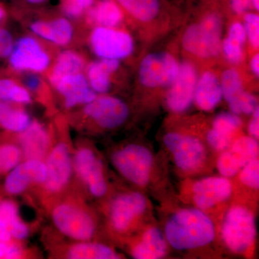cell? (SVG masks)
Segmentation results:
<instances>
[{
  "instance_id": "obj_23",
  "label": "cell",
  "mask_w": 259,
  "mask_h": 259,
  "mask_svg": "<svg viewBox=\"0 0 259 259\" xmlns=\"http://www.w3.org/2000/svg\"><path fill=\"white\" fill-rule=\"evenodd\" d=\"M118 60L102 59L94 61L89 65L87 74L90 88L95 93H106L111 85L110 76L117 71L119 67Z\"/></svg>"
},
{
  "instance_id": "obj_2",
  "label": "cell",
  "mask_w": 259,
  "mask_h": 259,
  "mask_svg": "<svg viewBox=\"0 0 259 259\" xmlns=\"http://www.w3.org/2000/svg\"><path fill=\"white\" fill-rule=\"evenodd\" d=\"M222 22L215 15L206 17L199 24L191 25L182 37V46L190 54L201 58L217 56L221 49Z\"/></svg>"
},
{
  "instance_id": "obj_44",
  "label": "cell",
  "mask_w": 259,
  "mask_h": 259,
  "mask_svg": "<svg viewBox=\"0 0 259 259\" xmlns=\"http://www.w3.org/2000/svg\"><path fill=\"white\" fill-rule=\"evenodd\" d=\"M250 0H232V7L237 13H244L250 4Z\"/></svg>"
},
{
  "instance_id": "obj_26",
  "label": "cell",
  "mask_w": 259,
  "mask_h": 259,
  "mask_svg": "<svg viewBox=\"0 0 259 259\" xmlns=\"http://www.w3.org/2000/svg\"><path fill=\"white\" fill-rule=\"evenodd\" d=\"M66 258L71 259H116L120 255L107 245L93 242L79 241L71 245L66 252Z\"/></svg>"
},
{
  "instance_id": "obj_41",
  "label": "cell",
  "mask_w": 259,
  "mask_h": 259,
  "mask_svg": "<svg viewBox=\"0 0 259 259\" xmlns=\"http://www.w3.org/2000/svg\"><path fill=\"white\" fill-rule=\"evenodd\" d=\"M228 37L244 44L247 38L244 25L240 23H233L230 28Z\"/></svg>"
},
{
  "instance_id": "obj_34",
  "label": "cell",
  "mask_w": 259,
  "mask_h": 259,
  "mask_svg": "<svg viewBox=\"0 0 259 259\" xmlns=\"http://www.w3.org/2000/svg\"><path fill=\"white\" fill-rule=\"evenodd\" d=\"M228 104L231 112L236 115L241 113L250 115L253 114L255 109L258 107L255 97L244 91L237 98L228 102Z\"/></svg>"
},
{
  "instance_id": "obj_46",
  "label": "cell",
  "mask_w": 259,
  "mask_h": 259,
  "mask_svg": "<svg viewBox=\"0 0 259 259\" xmlns=\"http://www.w3.org/2000/svg\"><path fill=\"white\" fill-rule=\"evenodd\" d=\"M250 69L253 71V74L256 76H258L259 75V54H255L253 58H252L251 61L250 63Z\"/></svg>"
},
{
  "instance_id": "obj_47",
  "label": "cell",
  "mask_w": 259,
  "mask_h": 259,
  "mask_svg": "<svg viewBox=\"0 0 259 259\" xmlns=\"http://www.w3.org/2000/svg\"><path fill=\"white\" fill-rule=\"evenodd\" d=\"M26 1L31 3V4H40V3H44V2L47 1V0H26Z\"/></svg>"
},
{
  "instance_id": "obj_33",
  "label": "cell",
  "mask_w": 259,
  "mask_h": 259,
  "mask_svg": "<svg viewBox=\"0 0 259 259\" xmlns=\"http://www.w3.org/2000/svg\"><path fill=\"white\" fill-rule=\"evenodd\" d=\"M23 156L21 149L14 144L0 146V172L7 173L19 164Z\"/></svg>"
},
{
  "instance_id": "obj_5",
  "label": "cell",
  "mask_w": 259,
  "mask_h": 259,
  "mask_svg": "<svg viewBox=\"0 0 259 259\" xmlns=\"http://www.w3.org/2000/svg\"><path fill=\"white\" fill-rule=\"evenodd\" d=\"M112 161L126 180L139 186L148 183L153 163L152 153L148 148L140 145H128L116 151L112 155Z\"/></svg>"
},
{
  "instance_id": "obj_9",
  "label": "cell",
  "mask_w": 259,
  "mask_h": 259,
  "mask_svg": "<svg viewBox=\"0 0 259 259\" xmlns=\"http://www.w3.org/2000/svg\"><path fill=\"white\" fill-rule=\"evenodd\" d=\"M73 168L94 197H101L106 194L107 185L103 166L93 150L79 148L73 156Z\"/></svg>"
},
{
  "instance_id": "obj_48",
  "label": "cell",
  "mask_w": 259,
  "mask_h": 259,
  "mask_svg": "<svg viewBox=\"0 0 259 259\" xmlns=\"http://www.w3.org/2000/svg\"><path fill=\"white\" fill-rule=\"evenodd\" d=\"M252 4H253V6H254L255 9L258 10H259V0H250Z\"/></svg>"
},
{
  "instance_id": "obj_29",
  "label": "cell",
  "mask_w": 259,
  "mask_h": 259,
  "mask_svg": "<svg viewBox=\"0 0 259 259\" xmlns=\"http://www.w3.org/2000/svg\"><path fill=\"white\" fill-rule=\"evenodd\" d=\"M122 19V11L118 5L112 0H102L88 14L89 21L107 28L116 26Z\"/></svg>"
},
{
  "instance_id": "obj_42",
  "label": "cell",
  "mask_w": 259,
  "mask_h": 259,
  "mask_svg": "<svg viewBox=\"0 0 259 259\" xmlns=\"http://www.w3.org/2000/svg\"><path fill=\"white\" fill-rule=\"evenodd\" d=\"M248 131L253 137L258 139L259 136V110L258 107L253 113V118L248 125Z\"/></svg>"
},
{
  "instance_id": "obj_12",
  "label": "cell",
  "mask_w": 259,
  "mask_h": 259,
  "mask_svg": "<svg viewBox=\"0 0 259 259\" xmlns=\"http://www.w3.org/2000/svg\"><path fill=\"white\" fill-rule=\"evenodd\" d=\"M49 54L40 42L32 37L19 39L10 54V63L17 71L42 72L50 64Z\"/></svg>"
},
{
  "instance_id": "obj_27",
  "label": "cell",
  "mask_w": 259,
  "mask_h": 259,
  "mask_svg": "<svg viewBox=\"0 0 259 259\" xmlns=\"http://www.w3.org/2000/svg\"><path fill=\"white\" fill-rule=\"evenodd\" d=\"M84 66L82 56L72 51H65L58 57L49 74V81L53 86L66 75L80 73Z\"/></svg>"
},
{
  "instance_id": "obj_1",
  "label": "cell",
  "mask_w": 259,
  "mask_h": 259,
  "mask_svg": "<svg viewBox=\"0 0 259 259\" xmlns=\"http://www.w3.org/2000/svg\"><path fill=\"white\" fill-rule=\"evenodd\" d=\"M167 241L177 250H190L209 244L215 236L210 218L198 209H185L170 218L165 227Z\"/></svg>"
},
{
  "instance_id": "obj_30",
  "label": "cell",
  "mask_w": 259,
  "mask_h": 259,
  "mask_svg": "<svg viewBox=\"0 0 259 259\" xmlns=\"http://www.w3.org/2000/svg\"><path fill=\"white\" fill-rule=\"evenodd\" d=\"M135 18L141 21L153 20L159 11L158 0H117Z\"/></svg>"
},
{
  "instance_id": "obj_16",
  "label": "cell",
  "mask_w": 259,
  "mask_h": 259,
  "mask_svg": "<svg viewBox=\"0 0 259 259\" xmlns=\"http://www.w3.org/2000/svg\"><path fill=\"white\" fill-rule=\"evenodd\" d=\"M147 206L146 197L139 192L121 194L114 199L110 211V222L117 231H125L135 218L144 212Z\"/></svg>"
},
{
  "instance_id": "obj_17",
  "label": "cell",
  "mask_w": 259,
  "mask_h": 259,
  "mask_svg": "<svg viewBox=\"0 0 259 259\" xmlns=\"http://www.w3.org/2000/svg\"><path fill=\"white\" fill-rule=\"evenodd\" d=\"M193 192L197 207L207 209L229 199L233 187L226 177H207L194 184Z\"/></svg>"
},
{
  "instance_id": "obj_20",
  "label": "cell",
  "mask_w": 259,
  "mask_h": 259,
  "mask_svg": "<svg viewBox=\"0 0 259 259\" xmlns=\"http://www.w3.org/2000/svg\"><path fill=\"white\" fill-rule=\"evenodd\" d=\"M241 120L236 114L223 112L214 118L213 127L207 134L209 144L217 151H224L230 146L232 136L241 127Z\"/></svg>"
},
{
  "instance_id": "obj_22",
  "label": "cell",
  "mask_w": 259,
  "mask_h": 259,
  "mask_svg": "<svg viewBox=\"0 0 259 259\" xmlns=\"http://www.w3.org/2000/svg\"><path fill=\"white\" fill-rule=\"evenodd\" d=\"M223 98L221 82L210 71L204 72L197 80L194 100L203 111L213 110Z\"/></svg>"
},
{
  "instance_id": "obj_49",
  "label": "cell",
  "mask_w": 259,
  "mask_h": 259,
  "mask_svg": "<svg viewBox=\"0 0 259 259\" xmlns=\"http://www.w3.org/2000/svg\"><path fill=\"white\" fill-rule=\"evenodd\" d=\"M5 15V11L4 9H3L2 7H0V20H2V19L4 18Z\"/></svg>"
},
{
  "instance_id": "obj_25",
  "label": "cell",
  "mask_w": 259,
  "mask_h": 259,
  "mask_svg": "<svg viewBox=\"0 0 259 259\" xmlns=\"http://www.w3.org/2000/svg\"><path fill=\"white\" fill-rule=\"evenodd\" d=\"M0 220L10 231L12 238L21 241L30 235V229L20 218L18 205L13 201H0Z\"/></svg>"
},
{
  "instance_id": "obj_40",
  "label": "cell",
  "mask_w": 259,
  "mask_h": 259,
  "mask_svg": "<svg viewBox=\"0 0 259 259\" xmlns=\"http://www.w3.org/2000/svg\"><path fill=\"white\" fill-rule=\"evenodd\" d=\"M13 47L11 34L8 30L0 28V57L10 56Z\"/></svg>"
},
{
  "instance_id": "obj_19",
  "label": "cell",
  "mask_w": 259,
  "mask_h": 259,
  "mask_svg": "<svg viewBox=\"0 0 259 259\" xmlns=\"http://www.w3.org/2000/svg\"><path fill=\"white\" fill-rule=\"evenodd\" d=\"M19 143L23 156L26 159L42 160L49 152L50 135L41 123L33 121L25 131L20 133Z\"/></svg>"
},
{
  "instance_id": "obj_31",
  "label": "cell",
  "mask_w": 259,
  "mask_h": 259,
  "mask_svg": "<svg viewBox=\"0 0 259 259\" xmlns=\"http://www.w3.org/2000/svg\"><path fill=\"white\" fill-rule=\"evenodd\" d=\"M31 100L30 93L24 87L12 79H0V101L28 104Z\"/></svg>"
},
{
  "instance_id": "obj_39",
  "label": "cell",
  "mask_w": 259,
  "mask_h": 259,
  "mask_svg": "<svg viewBox=\"0 0 259 259\" xmlns=\"http://www.w3.org/2000/svg\"><path fill=\"white\" fill-rule=\"evenodd\" d=\"M23 255L24 250L20 245L12 241H0V258H20Z\"/></svg>"
},
{
  "instance_id": "obj_28",
  "label": "cell",
  "mask_w": 259,
  "mask_h": 259,
  "mask_svg": "<svg viewBox=\"0 0 259 259\" xmlns=\"http://www.w3.org/2000/svg\"><path fill=\"white\" fill-rule=\"evenodd\" d=\"M30 115L23 109L0 101V125L14 133H21L31 123Z\"/></svg>"
},
{
  "instance_id": "obj_18",
  "label": "cell",
  "mask_w": 259,
  "mask_h": 259,
  "mask_svg": "<svg viewBox=\"0 0 259 259\" xmlns=\"http://www.w3.org/2000/svg\"><path fill=\"white\" fill-rule=\"evenodd\" d=\"M54 88L64 97V105L67 108L87 105L97 97L88 79L81 72L66 75L59 79Z\"/></svg>"
},
{
  "instance_id": "obj_3",
  "label": "cell",
  "mask_w": 259,
  "mask_h": 259,
  "mask_svg": "<svg viewBox=\"0 0 259 259\" xmlns=\"http://www.w3.org/2000/svg\"><path fill=\"white\" fill-rule=\"evenodd\" d=\"M51 218L54 226L62 234L76 241H90L96 231L92 214L82 205L74 202L57 204L53 209Z\"/></svg>"
},
{
  "instance_id": "obj_21",
  "label": "cell",
  "mask_w": 259,
  "mask_h": 259,
  "mask_svg": "<svg viewBox=\"0 0 259 259\" xmlns=\"http://www.w3.org/2000/svg\"><path fill=\"white\" fill-rule=\"evenodd\" d=\"M30 30L37 36L58 46L67 45L74 35L72 25L64 18L34 22L30 25Z\"/></svg>"
},
{
  "instance_id": "obj_14",
  "label": "cell",
  "mask_w": 259,
  "mask_h": 259,
  "mask_svg": "<svg viewBox=\"0 0 259 259\" xmlns=\"http://www.w3.org/2000/svg\"><path fill=\"white\" fill-rule=\"evenodd\" d=\"M47 176L45 162L26 159L9 171L5 182V190L12 195L23 193L32 185H42Z\"/></svg>"
},
{
  "instance_id": "obj_13",
  "label": "cell",
  "mask_w": 259,
  "mask_h": 259,
  "mask_svg": "<svg viewBox=\"0 0 259 259\" xmlns=\"http://www.w3.org/2000/svg\"><path fill=\"white\" fill-rule=\"evenodd\" d=\"M197 74L193 65L188 62L180 65L178 74L170 85L166 103L171 111L182 112L194 101Z\"/></svg>"
},
{
  "instance_id": "obj_43",
  "label": "cell",
  "mask_w": 259,
  "mask_h": 259,
  "mask_svg": "<svg viewBox=\"0 0 259 259\" xmlns=\"http://www.w3.org/2000/svg\"><path fill=\"white\" fill-rule=\"evenodd\" d=\"M25 83L27 88L31 91L36 92L42 86V81L40 78L34 75H28L25 78Z\"/></svg>"
},
{
  "instance_id": "obj_11",
  "label": "cell",
  "mask_w": 259,
  "mask_h": 259,
  "mask_svg": "<svg viewBox=\"0 0 259 259\" xmlns=\"http://www.w3.org/2000/svg\"><path fill=\"white\" fill-rule=\"evenodd\" d=\"M83 113L103 128L112 129L125 122L129 115L128 107L120 99L110 96L96 97L87 104Z\"/></svg>"
},
{
  "instance_id": "obj_45",
  "label": "cell",
  "mask_w": 259,
  "mask_h": 259,
  "mask_svg": "<svg viewBox=\"0 0 259 259\" xmlns=\"http://www.w3.org/2000/svg\"><path fill=\"white\" fill-rule=\"evenodd\" d=\"M12 239L13 238H12L10 231L0 220V241L9 242L12 241Z\"/></svg>"
},
{
  "instance_id": "obj_36",
  "label": "cell",
  "mask_w": 259,
  "mask_h": 259,
  "mask_svg": "<svg viewBox=\"0 0 259 259\" xmlns=\"http://www.w3.org/2000/svg\"><path fill=\"white\" fill-rule=\"evenodd\" d=\"M244 44L231 37H227L223 40L221 48L227 60L232 64H238L243 58V49Z\"/></svg>"
},
{
  "instance_id": "obj_8",
  "label": "cell",
  "mask_w": 259,
  "mask_h": 259,
  "mask_svg": "<svg viewBox=\"0 0 259 259\" xmlns=\"http://www.w3.org/2000/svg\"><path fill=\"white\" fill-rule=\"evenodd\" d=\"M163 141L180 169L186 171H194L203 163L205 149L200 140L197 138L169 133L164 136Z\"/></svg>"
},
{
  "instance_id": "obj_50",
  "label": "cell",
  "mask_w": 259,
  "mask_h": 259,
  "mask_svg": "<svg viewBox=\"0 0 259 259\" xmlns=\"http://www.w3.org/2000/svg\"><path fill=\"white\" fill-rule=\"evenodd\" d=\"M0 173H1V172H0Z\"/></svg>"
},
{
  "instance_id": "obj_37",
  "label": "cell",
  "mask_w": 259,
  "mask_h": 259,
  "mask_svg": "<svg viewBox=\"0 0 259 259\" xmlns=\"http://www.w3.org/2000/svg\"><path fill=\"white\" fill-rule=\"evenodd\" d=\"M244 28L246 36L251 45L255 49L259 47V17L254 13L245 16Z\"/></svg>"
},
{
  "instance_id": "obj_32",
  "label": "cell",
  "mask_w": 259,
  "mask_h": 259,
  "mask_svg": "<svg viewBox=\"0 0 259 259\" xmlns=\"http://www.w3.org/2000/svg\"><path fill=\"white\" fill-rule=\"evenodd\" d=\"M220 82L223 97L228 102L237 98L243 92L241 76L235 69L225 71Z\"/></svg>"
},
{
  "instance_id": "obj_6",
  "label": "cell",
  "mask_w": 259,
  "mask_h": 259,
  "mask_svg": "<svg viewBox=\"0 0 259 259\" xmlns=\"http://www.w3.org/2000/svg\"><path fill=\"white\" fill-rule=\"evenodd\" d=\"M90 44L99 57L115 60L127 57L134 49V40L128 33L107 27L94 29Z\"/></svg>"
},
{
  "instance_id": "obj_35",
  "label": "cell",
  "mask_w": 259,
  "mask_h": 259,
  "mask_svg": "<svg viewBox=\"0 0 259 259\" xmlns=\"http://www.w3.org/2000/svg\"><path fill=\"white\" fill-rule=\"evenodd\" d=\"M239 179L242 183L250 188L259 187V162L256 158L247 163L241 169Z\"/></svg>"
},
{
  "instance_id": "obj_7",
  "label": "cell",
  "mask_w": 259,
  "mask_h": 259,
  "mask_svg": "<svg viewBox=\"0 0 259 259\" xmlns=\"http://www.w3.org/2000/svg\"><path fill=\"white\" fill-rule=\"evenodd\" d=\"M179 68L180 65L171 54H149L143 59L140 66V81L147 88L170 86L177 77Z\"/></svg>"
},
{
  "instance_id": "obj_4",
  "label": "cell",
  "mask_w": 259,
  "mask_h": 259,
  "mask_svg": "<svg viewBox=\"0 0 259 259\" xmlns=\"http://www.w3.org/2000/svg\"><path fill=\"white\" fill-rule=\"evenodd\" d=\"M221 235L230 250L236 253H245L253 245L256 236L254 216L245 207H232L223 220Z\"/></svg>"
},
{
  "instance_id": "obj_15",
  "label": "cell",
  "mask_w": 259,
  "mask_h": 259,
  "mask_svg": "<svg viewBox=\"0 0 259 259\" xmlns=\"http://www.w3.org/2000/svg\"><path fill=\"white\" fill-rule=\"evenodd\" d=\"M258 144L252 137L240 138L232 146L231 150L223 153L218 160V171L225 177L235 176L251 160L256 158Z\"/></svg>"
},
{
  "instance_id": "obj_38",
  "label": "cell",
  "mask_w": 259,
  "mask_h": 259,
  "mask_svg": "<svg viewBox=\"0 0 259 259\" xmlns=\"http://www.w3.org/2000/svg\"><path fill=\"white\" fill-rule=\"evenodd\" d=\"M95 0H64L63 8L65 13L70 18H79L83 10L93 5Z\"/></svg>"
},
{
  "instance_id": "obj_24",
  "label": "cell",
  "mask_w": 259,
  "mask_h": 259,
  "mask_svg": "<svg viewBox=\"0 0 259 259\" xmlns=\"http://www.w3.org/2000/svg\"><path fill=\"white\" fill-rule=\"evenodd\" d=\"M166 251V240L161 230L151 228L133 250V256L136 259H158L164 257Z\"/></svg>"
},
{
  "instance_id": "obj_10",
  "label": "cell",
  "mask_w": 259,
  "mask_h": 259,
  "mask_svg": "<svg viewBox=\"0 0 259 259\" xmlns=\"http://www.w3.org/2000/svg\"><path fill=\"white\" fill-rule=\"evenodd\" d=\"M45 163L47 176L44 187L49 193H59L69 184L74 170L68 145L64 142L56 144L48 153Z\"/></svg>"
}]
</instances>
